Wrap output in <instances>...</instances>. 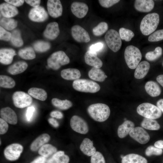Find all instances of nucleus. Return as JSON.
I'll return each instance as SVG.
<instances>
[{
  "instance_id": "obj_1",
  "label": "nucleus",
  "mask_w": 163,
  "mask_h": 163,
  "mask_svg": "<svg viewBox=\"0 0 163 163\" xmlns=\"http://www.w3.org/2000/svg\"><path fill=\"white\" fill-rule=\"evenodd\" d=\"M87 111L90 116L94 120L99 122L106 120L110 114L109 107L103 103H96L90 105Z\"/></svg>"
},
{
  "instance_id": "obj_2",
  "label": "nucleus",
  "mask_w": 163,
  "mask_h": 163,
  "mask_svg": "<svg viewBox=\"0 0 163 163\" xmlns=\"http://www.w3.org/2000/svg\"><path fill=\"white\" fill-rule=\"evenodd\" d=\"M159 22V16L158 13H153L147 14L141 22V31L144 35H149L156 29Z\"/></svg>"
},
{
  "instance_id": "obj_3",
  "label": "nucleus",
  "mask_w": 163,
  "mask_h": 163,
  "mask_svg": "<svg viewBox=\"0 0 163 163\" xmlns=\"http://www.w3.org/2000/svg\"><path fill=\"white\" fill-rule=\"evenodd\" d=\"M142 58L141 53L137 47L129 45L126 48L124 52V58L127 66L130 69L136 68Z\"/></svg>"
},
{
  "instance_id": "obj_4",
  "label": "nucleus",
  "mask_w": 163,
  "mask_h": 163,
  "mask_svg": "<svg viewBox=\"0 0 163 163\" xmlns=\"http://www.w3.org/2000/svg\"><path fill=\"white\" fill-rule=\"evenodd\" d=\"M137 111L140 115L145 118L155 119L160 118L162 113L156 106L149 103H144L137 107Z\"/></svg>"
},
{
  "instance_id": "obj_5",
  "label": "nucleus",
  "mask_w": 163,
  "mask_h": 163,
  "mask_svg": "<svg viewBox=\"0 0 163 163\" xmlns=\"http://www.w3.org/2000/svg\"><path fill=\"white\" fill-rule=\"evenodd\" d=\"M69 62V57L62 51L53 53L47 60L48 66L54 70L58 69L62 66L67 64Z\"/></svg>"
},
{
  "instance_id": "obj_6",
  "label": "nucleus",
  "mask_w": 163,
  "mask_h": 163,
  "mask_svg": "<svg viewBox=\"0 0 163 163\" xmlns=\"http://www.w3.org/2000/svg\"><path fill=\"white\" fill-rule=\"evenodd\" d=\"M72 86L75 90L82 92L94 93L100 89L99 84L92 81L86 79H78L74 81Z\"/></svg>"
},
{
  "instance_id": "obj_7",
  "label": "nucleus",
  "mask_w": 163,
  "mask_h": 163,
  "mask_svg": "<svg viewBox=\"0 0 163 163\" xmlns=\"http://www.w3.org/2000/svg\"><path fill=\"white\" fill-rule=\"evenodd\" d=\"M104 39L109 48L113 52H116L120 49L122 42L119 34L116 30H109L105 35Z\"/></svg>"
},
{
  "instance_id": "obj_8",
  "label": "nucleus",
  "mask_w": 163,
  "mask_h": 163,
  "mask_svg": "<svg viewBox=\"0 0 163 163\" xmlns=\"http://www.w3.org/2000/svg\"><path fill=\"white\" fill-rule=\"evenodd\" d=\"M12 99L14 105L20 108L29 106L32 102L31 96L22 91H16L14 92L12 96Z\"/></svg>"
},
{
  "instance_id": "obj_9",
  "label": "nucleus",
  "mask_w": 163,
  "mask_h": 163,
  "mask_svg": "<svg viewBox=\"0 0 163 163\" xmlns=\"http://www.w3.org/2000/svg\"><path fill=\"white\" fill-rule=\"evenodd\" d=\"M23 150V146L21 144L13 143L6 147L4 152V155L9 161H15L19 158Z\"/></svg>"
},
{
  "instance_id": "obj_10",
  "label": "nucleus",
  "mask_w": 163,
  "mask_h": 163,
  "mask_svg": "<svg viewBox=\"0 0 163 163\" xmlns=\"http://www.w3.org/2000/svg\"><path fill=\"white\" fill-rule=\"evenodd\" d=\"M71 34L73 39L79 43H88L90 40L88 32L79 25L73 26L71 29Z\"/></svg>"
},
{
  "instance_id": "obj_11",
  "label": "nucleus",
  "mask_w": 163,
  "mask_h": 163,
  "mask_svg": "<svg viewBox=\"0 0 163 163\" xmlns=\"http://www.w3.org/2000/svg\"><path fill=\"white\" fill-rule=\"evenodd\" d=\"M70 125L73 130L80 134H85L88 131V127L86 122L78 116L74 115L72 117Z\"/></svg>"
},
{
  "instance_id": "obj_12",
  "label": "nucleus",
  "mask_w": 163,
  "mask_h": 163,
  "mask_svg": "<svg viewBox=\"0 0 163 163\" xmlns=\"http://www.w3.org/2000/svg\"><path fill=\"white\" fill-rule=\"evenodd\" d=\"M129 134L132 138L141 144H145L150 140L149 134L140 127H134Z\"/></svg>"
},
{
  "instance_id": "obj_13",
  "label": "nucleus",
  "mask_w": 163,
  "mask_h": 163,
  "mask_svg": "<svg viewBox=\"0 0 163 163\" xmlns=\"http://www.w3.org/2000/svg\"><path fill=\"white\" fill-rule=\"evenodd\" d=\"M28 17L32 21L41 22L47 19L48 14L43 7L39 6L31 9L29 13Z\"/></svg>"
},
{
  "instance_id": "obj_14",
  "label": "nucleus",
  "mask_w": 163,
  "mask_h": 163,
  "mask_svg": "<svg viewBox=\"0 0 163 163\" xmlns=\"http://www.w3.org/2000/svg\"><path fill=\"white\" fill-rule=\"evenodd\" d=\"M47 7L49 14L53 18H57L62 15V7L60 0H48Z\"/></svg>"
},
{
  "instance_id": "obj_15",
  "label": "nucleus",
  "mask_w": 163,
  "mask_h": 163,
  "mask_svg": "<svg viewBox=\"0 0 163 163\" xmlns=\"http://www.w3.org/2000/svg\"><path fill=\"white\" fill-rule=\"evenodd\" d=\"M71 9L75 16L78 18H82L87 14L88 8L87 5L84 3L75 2L72 4Z\"/></svg>"
},
{
  "instance_id": "obj_16",
  "label": "nucleus",
  "mask_w": 163,
  "mask_h": 163,
  "mask_svg": "<svg viewBox=\"0 0 163 163\" xmlns=\"http://www.w3.org/2000/svg\"><path fill=\"white\" fill-rule=\"evenodd\" d=\"M85 63L88 65L94 67L100 68L103 65V62L97 56L96 52L90 50L87 51L84 55Z\"/></svg>"
},
{
  "instance_id": "obj_17",
  "label": "nucleus",
  "mask_w": 163,
  "mask_h": 163,
  "mask_svg": "<svg viewBox=\"0 0 163 163\" xmlns=\"http://www.w3.org/2000/svg\"><path fill=\"white\" fill-rule=\"evenodd\" d=\"M0 114L1 118L9 124L14 125L17 123V115L15 111L10 107L1 109Z\"/></svg>"
},
{
  "instance_id": "obj_18",
  "label": "nucleus",
  "mask_w": 163,
  "mask_h": 163,
  "mask_svg": "<svg viewBox=\"0 0 163 163\" xmlns=\"http://www.w3.org/2000/svg\"><path fill=\"white\" fill-rule=\"evenodd\" d=\"M60 33L58 24L55 22L49 23L43 32V35L46 38L53 40L56 38Z\"/></svg>"
},
{
  "instance_id": "obj_19",
  "label": "nucleus",
  "mask_w": 163,
  "mask_h": 163,
  "mask_svg": "<svg viewBox=\"0 0 163 163\" xmlns=\"http://www.w3.org/2000/svg\"><path fill=\"white\" fill-rule=\"evenodd\" d=\"M154 2L152 0H136L134 7L138 11L144 12H149L154 8Z\"/></svg>"
},
{
  "instance_id": "obj_20",
  "label": "nucleus",
  "mask_w": 163,
  "mask_h": 163,
  "mask_svg": "<svg viewBox=\"0 0 163 163\" xmlns=\"http://www.w3.org/2000/svg\"><path fill=\"white\" fill-rule=\"evenodd\" d=\"M16 55L14 50L10 48H2L0 50V62L2 64H11L14 56Z\"/></svg>"
},
{
  "instance_id": "obj_21",
  "label": "nucleus",
  "mask_w": 163,
  "mask_h": 163,
  "mask_svg": "<svg viewBox=\"0 0 163 163\" xmlns=\"http://www.w3.org/2000/svg\"><path fill=\"white\" fill-rule=\"evenodd\" d=\"M0 12L4 17L11 18L18 14V11L16 7L8 3H4L0 5Z\"/></svg>"
},
{
  "instance_id": "obj_22",
  "label": "nucleus",
  "mask_w": 163,
  "mask_h": 163,
  "mask_svg": "<svg viewBox=\"0 0 163 163\" xmlns=\"http://www.w3.org/2000/svg\"><path fill=\"white\" fill-rule=\"evenodd\" d=\"M81 151L85 155L92 156L96 152V149L93 146V142L88 138H85L80 146Z\"/></svg>"
},
{
  "instance_id": "obj_23",
  "label": "nucleus",
  "mask_w": 163,
  "mask_h": 163,
  "mask_svg": "<svg viewBox=\"0 0 163 163\" xmlns=\"http://www.w3.org/2000/svg\"><path fill=\"white\" fill-rule=\"evenodd\" d=\"M150 67L149 63L147 61H142L138 65L134 72V77L138 79L144 78L148 73Z\"/></svg>"
},
{
  "instance_id": "obj_24",
  "label": "nucleus",
  "mask_w": 163,
  "mask_h": 163,
  "mask_svg": "<svg viewBox=\"0 0 163 163\" xmlns=\"http://www.w3.org/2000/svg\"><path fill=\"white\" fill-rule=\"evenodd\" d=\"M50 139V136L47 133L41 134L37 137L31 144L30 149L33 151L37 150Z\"/></svg>"
},
{
  "instance_id": "obj_25",
  "label": "nucleus",
  "mask_w": 163,
  "mask_h": 163,
  "mask_svg": "<svg viewBox=\"0 0 163 163\" xmlns=\"http://www.w3.org/2000/svg\"><path fill=\"white\" fill-rule=\"evenodd\" d=\"M134 126L133 122L128 120L125 121L118 128L117 134L118 136L121 138L126 137L134 127Z\"/></svg>"
},
{
  "instance_id": "obj_26",
  "label": "nucleus",
  "mask_w": 163,
  "mask_h": 163,
  "mask_svg": "<svg viewBox=\"0 0 163 163\" xmlns=\"http://www.w3.org/2000/svg\"><path fill=\"white\" fill-rule=\"evenodd\" d=\"M147 93L152 97H156L160 95L161 92V88L158 84L153 81L147 82L145 86Z\"/></svg>"
},
{
  "instance_id": "obj_27",
  "label": "nucleus",
  "mask_w": 163,
  "mask_h": 163,
  "mask_svg": "<svg viewBox=\"0 0 163 163\" xmlns=\"http://www.w3.org/2000/svg\"><path fill=\"white\" fill-rule=\"evenodd\" d=\"M27 63L24 61H19L14 63L8 68V72L12 75H16L23 72L27 69Z\"/></svg>"
},
{
  "instance_id": "obj_28",
  "label": "nucleus",
  "mask_w": 163,
  "mask_h": 163,
  "mask_svg": "<svg viewBox=\"0 0 163 163\" xmlns=\"http://www.w3.org/2000/svg\"><path fill=\"white\" fill-rule=\"evenodd\" d=\"M61 77L67 80L78 79L81 76V74L78 69L74 68H68L62 70L61 72Z\"/></svg>"
},
{
  "instance_id": "obj_29",
  "label": "nucleus",
  "mask_w": 163,
  "mask_h": 163,
  "mask_svg": "<svg viewBox=\"0 0 163 163\" xmlns=\"http://www.w3.org/2000/svg\"><path fill=\"white\" fill-rule=\"evenodd\" d=\"M89 77L95 81L102 82L107 77L105 73L99 68L93 67L89 71Z\"/></svg>"
},
{
  "instance_id": "obj_30",
  "label": "nucleus",
  "mask_w": 163,
  "mask_h": 163,
  "mask_svg": "<svg viewBox=\"0 0 163 163\" xmlns=\"http://www.w3.org/2000/svg\"><path fill=\"white\" fill-rule=\"evenodd\" d=\"M122 163H147L145 158L135 154H130L125 156L122 159Z\"/></svg>"
},
{
  "instance_id": "obj_31",
  "label": "nucleus",
  "mask_w": 163,
  "mask_h": 163,
  "mask_svg": "<svg viewBox=\"0 0 163 163\" xmlns=\"http://www.w3.org/2000/svg\"><path fill=\"white\" fill-rule=\"evenodd\" d=\"M57 152V149L55 147L50 144H47L41 147L38 153L41 156L48 158Z\"/></svg>"
},
{
  "instance_id": "obj_32",
  "label": "nucleus",
  "mask_w": 163,
  "mask_h": 163,
  "mask_svg": "<svg viewBox=\"0 0 163 163\" xmlns=\"http://www.w3.org/2000/svg\"><path fill=\"white\" fill-rule=\"evenodd\" d=\"M28 93L34 98L41 101H45L47 97L46 92L42 88H32L28 90Z\"/></svg>"
},
{
  "instance_id": "obj_33",
  "label": "nucleus",
  "mask_w": 163,
  "mask_h": 163,
  "mask_svg": "<svg viewBox=\"0 0 163 163\" xmlns=\"http://www.w3.org/2000/svg\"><path fill=\"white\" fill-rule=\"evenodd\" d=\"M51 102L54 106L62 110L68 109L72 105V102L67 99L61 100L57 98H53Z\"/></svg>"
},
{
  "instance_id": "obj_34",
  "label": "nucleus",
  "mask_w": 163,
  "mask_h": 163,
  "mask_svg": "<svg viewBox=\"0 0 163 163\" xmlns=\"http://www.w3.org/2000/svg\"><path fill=\"white\" fill-rule=\"evenodd\" d=\"M141 126L145 129L150 130H158L160 128V125L156 121L145 118L142 122Z\"/></svg>"
},
{
  "instance_id": "obj_35",
  "label": "nucleus",
  "mask_w": 163,
  "mask_h": 163,
  "mask_svg": "<svg viewBox=\"0 0 163 163\" xmlns=\"http://www.w3.org/2000/svg\"><path fill=\"white\" fill-rule=\"evenodd\" d=\"M0 24V26L5 29L11 30L17 27L18 22L14 19L4 17L1 19Z\"/></svg>"
},
{
  "instance_id": "obj_36",
  "label": "nucleus",
  "mask_w": 163,
  "mask_h": 163,
  "mask_svg": "<svg viewBox=\"0 0 163 163\" xmlns=\"http://www.w3.org/2000/svg\"><path fill=\"white\" fill-rule=\"evenodd\" d=\"M19 56L22 58L30 60L34 59L36 54L33 48L28 47L20 50L18 52Z\"/></svg>"
},
{
  "instance_id": "obj_37",
  "label": "nucleus",
  "mask_w": 163,
  "mask_h": 163,
  "mask_svg": "<svg viewBox=\"0 0 163 163\" xmlns=\"http://www.w3.org/2000/svg\"><path fill=\"white\" fill-rule=\"evenodd\" d=\"M15 85L14 80L11 77L5 75H0V86L1 87L7 88H13Z\"/></svg>"
},
{
  "instance_id": "obj_38",
  "label": "nucleus",
  "mask_w": 163,
  "mask_h": 163,
  "mask_svg": "<svg viewBox=\"0 0 163 163\" xmlns=\"http://www.w3.org/2000/svg\"><path fill=\"white\" fill-rule=\"evenodd\" d=\"M11 34V41L12 44L16 47H20L23 44L20 31L18 30H14Z\"/></svg>"
},
{
  "instance_id": "obj_39",
  "label": "nucleus",
  "mask_w": 163,
  "mask_h": 163,
  "mask_svg": "<svg viewBox=\"0 0 163 163\" xmlns=\"http://www.w3.org/2000/svg\"><path fill=\"white\" fill-rule=\"evenodd\" d=\"M108 26L107 23L104 22L100 23L92 29L93 34L96 36H100L108 30Z\"/></svg>"
},
{
  "instance_id": "obj_40",
  "label": "nucleus",
  "mask_w": 163,
  "mask_h": 163,
  "mask_svg": "<svg viewBox=\"0 0 163 163\" xmlns=\"http://www.w3.org/2000/svg\"><path fill=\"white\" fill-rule=\"evenodd\" d=\"M34 49L37 52H43L49 50L50 47V43L47 42L38 41L33 45Z\"/></svg>"
},
{
  "instance_id": "obj_41",
  "label": "nucleus",
  "mask_w": 163,
  "mask_h": 163,
  "mask_svg": "<svg viewBox=\"0 0 163 163\" xmlns=\"http://www.w3.org/2000/svg\"><path fill=\"white\" fill-rule=\"evenodd\" d=\"M162 49L159 46L156 47L153 51L147 52L145 54V58L148 60L152 61L156 60L161 56Z\"/></svg>"
},
{
  "instance_id": "obj_42",
  "label": "nucleus",
  "mask_w": 163,
  "mask_h": 163,
  "mask_svg": "<svg viewBox=\"0 0 163 163\" xmlns=\"http://www.w3.org/2000/svg\"><path fill=\"white\" fill-rule=\"evenodd\" d=\"M119 33L121 39L127 42L130 41L134 36L132 31L123 27L120 28Z\"/></svg>"
},
{
  "instance_id": "obj_43",
  "label": "nucleus",
  "mask_w": 163,
  "mask_h": 163,
  "mask_svg": "<svg viewBox=\"0 0 163 163\" xmlns=\"http://www.w3.org/2000/svg\"><path fill=\"white\" fill-rule=\"evenodd\" d=\"M163 153V150L155 146L151 145L148 147L145 151L146 155L150 156L152 155H160Z\"/></svg>"
},
{
  "instance_id": "obj_44",
  "label": "nucleus",
  "mask_w": 163,
  "mask_h": 163,
  "mask_svg": "<svg viewBox=\"0 0 163 163\" xmlns=\"http://www.w3.org/2000/svg\"><path fill=\"white\" fill-rule=\"evenodd\" d=\"M163 40V29L157 30L151 34L149 37L148 40L154 42Z\"/></svg>"
},
{
  "instance_id": "obj_45",
  "label": "nucleus",
  "mask_w": 163,
  "mask_h": 163,
  "mask_svg": "<svg viewBox=\"0 0 163 163\" xmlns=\"http://www.w3.org/2000/svg\"><path fill=\"white\" fill-rule=\"evenodd\" d=\"M91 163H105L104 158L102 154L97 151L91 158Z\"/></svg>"
},
{
  "instance_id": "obj_46",
  "label": "nucleus",
  "mask_w": 163,
  "mask_h": 163,
  "mask_svg": "<svg viewBox=\"0 0 163 163\" xmlns=\"http://www.w3.org/2000/svg\"><path fill=\"white\" fill-rule=\"evenodd\" d=\"M64 154H65V153L63 151H57L51 157L47 159L46 163H58L59 158Z\"/></svg>"
},
{
  "instance_id": "obj_47",
  "label": "nucleus",
  "mask_w": 163,
  "mask_h": 163,
  "mask_svg": "<svg viewBox=\"0 0 163 163\" xmlns=\"http://www.w3.org/2000/svg\"><path fill=\"white\" fill-rule=\"evenodd\" d=\"M11 34L0 27V39L1 40L8 41L11 39Z\"/></svg>"
},
{
  "instance_id": "obj_48",
  "label": "nucleus",
  "mask_w": 163,
  "mask_h": 163,
  "mask_svg": "<svg viewBox=\"0 0 163 163\" xmlns=\"http://www.w3.org/2000/svg\"><path fill=\"white\" fill-rule=\"evenodd\" d=\"M120 1L119 0H99V4L102 7L108 8Z\"/></svg>"
},
{
  "instance_id": "obj_49",
  "label": "nucleus",
  "mask_w": 163,
  "mask_h": 163,
  "mask_svg": "<svg viewBox=\"0 0 163 163\" xmlns=\"http://www.w3.org/2000/svg\"><path fill=\"white\" fill-rule=\"evenodd\" d=\"M8 128L7 123L2 118H0V134H4L7 132Z\"/></svg>"
},
{
  "instance_id": "obj_50",
  "label": "nucleus",
  "mask_w": 163,
  "mask_h": 163,
  "mask_svg": "<svg viewBox=\"0 0 163 163\" xmlns=\"http://www.w3.org/2000/svg\"><path fill=\"white\" fill-rule=\"evenodd\" d=\"M104 44L101 42H98L92 45L90 47V50L97 52L101 50L104 47Z\"/></svg>"
},
{
  "instance_id": "obj_51",
  "label": "nucleus",
  "mask_w": 163,
  "mask_h": 163,
  "mask_svg": "<svg viewBox=\"0 0 163 163\" xmlns=\"http://www.w3.org/2000/svg\"><path fill=\"white\" fill-rule=\"evenodd\" d=\"M5 1L15 7L22 5L24 1L23 0H5Z\"/></svg>"
},
{
  "instance_id": "obj_52",
  "label": "nucleus",
  "mask_w": 163,
  "mask_h": 163,
  "mask_svg": "<svg viewBox=\"0 0 163 163\" xmlns=\"http://www.w3.org/2000/svg\"><path fill=\"white\" fill-rule=\"evenodd\" d=\"M34 110L35 108L34 107H30L28 108L27 110L26 117L28 121L31 120Z\"/></svg>"
},
{
  "instance_id": "obj_53",
  "label": "nucleus",
  "mask_w": 163,
  "mask_h": 163,
  "mask_svg": "<svg viewBox=\"0 0 163 163\" xmlns=\"http://www.w3.org/2000/svg\"><path fill=\"white\" fill-rule=\"evenodd\" d=\"M25 1L34 8H37L39 6L41 1L38 0H26Z\"/></svg>"
},
{
  "instance_id": "obj_54",
  "label": "nucleus",
  "mask_w": 163,
  "mask_h": 163,
  "mask_svg": "<svg viewBox=\"0 0 163 163\" xmlns=\"http://www.w3.org/2000/svg\"><path fill=\"white\" fill-rule=\"evenodd\" d=\"M50 116L57 119H60L63 117V115L62 113L59 111H53L50 113Z\"/></svg>"
},
{
  "instance_id": "obj_55",
  "label": "nucleus",
  "mask_w": 163,
  "mask_h": 163,
  "mask_svg": "<svg viewBox=\"0 0 163 163\" xmlns=\"http://www.w3.org/2000/svg\"><path fill=\"white\" fill-rule=\"evenodd\" d=\"M47 158L42 156H39L30 163H46Z\"/></svg>"
},
{
  "instance_id": "obj_56",
  "label": "nucleus",
  "mask_w": 163,
  "mask_h": 163,
  "mask_svg": "<svg viewBox=\"0 0 163 163\" xmlns=\"http://www.w3.org/2000/svg\"><path fill=\"white\" fill-rule=\"evenodd\" d=\"M69 158L67 155L64 154L59 158L58 163H69Z\"/></svg>"
},
{
  "instance_id": "obj_57",
  "label": "nucleus",
  "mask_w": 163,
  "mask_h": 163,
  "mask_svg": "<svg viewBox=\"0 0 163 163\" xmlns=\"http://www.w3.org/2000/svg\"><path fill=\"white\" fill-rule=\"evenodd\" d=\"M49 123L55 128L58 127L59 124L57 121L53 118H50L48 120Z\"/></svg>"
},
{
  "instance_id": "obj_58",
  "label": "nucleus",
  "mask_w": 163,
  "mask_h": 163,
  "mask_svg": "<svg viewBox=\"0 0 163 163\" xmlns=\"http://www.w3.org/2000/svg\"><path fill=\"white\" fill-rule=\"evenodd\" d=\"M154 146L158 148L163 149V140H159L156 142L154 144Z\"/></svg>"
},
{
  "instance_id": "obj_59",
  "label": "nucleus",
  "mask_w": 163,
  "mask_h": 163,
  "mask_svg": "<svg viewBox=\"0 0 163 163\" xmlns=\"http://www.w3.org/2000/svg\"><path fill=\"white\" fill-rule=\"evenodd\" d=\"M157 107L163 112V99L159 100L157 102Z\"/></svg>"
},
{
  "instance_id": "obj_60",
  "label": "nucleus",
  "mask_w": 163,
  "mask_h": 163,
  "mask_svg": "<svg viewBox=\"0 0 163 163\" xmlns=\"http://www.w3.org/2000/svg\"><path fill=\"white\" fill-rule=\"evenodd\" d=\"M156 80L159 84L163 87V74L158 75L156 78Z\"/></svg>"
},
{
  "instance_id": "obj_61",
  "label": "nucleus",
  "mask_w": 163,
  "mask_h": 163,
  "mask_svg": "<svg viewBox=\"0 0 163 163\" xmlns=\"http://www.w3.org/2000/svg\"><path fill=\"white\" fill-rule=\"evenodd\" d=\"M124 157V156H123V155H121L120 157L122 159Z\"/></svg>"
},
{
  "instance_id": "obj_62",
  "label": "nucleus",
  "mask_w": 163,
  "mask_h": 163,
  "mask_svg": "<svg viewBox=\"0 0 163 163\" xmlns=\"http://www.w3.org/2000/svg\"><path fill=\"white\" fill-rule=\"evenodd\" d=\"M0 144H1V140H0Z\"/></svg>"
},
{
  "instance_id": "obj_63",
  "label": "nucleus",
  "mask_w": 163,
  "mask_h": 163,
  "mask_svg": "<svg viewBox=\"0 0 163 163\" xmlns=\"http://www.w3.org/2000/svg\"></svg>"
}]
</instances>
